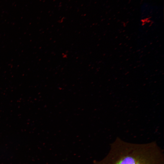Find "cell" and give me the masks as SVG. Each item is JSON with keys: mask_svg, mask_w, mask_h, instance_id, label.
Segmentation results:
<instances>
[{"mask_svg": "<svg viewBox=\"0 0 164 164\" xmlns=\"http://www.w3.org/2000/svg\"><path fill=\"white\" fill-rule=\"evenodd\" d=\"M95 164H164V155L155 142L133 143L117 138L106 156Z\"/></svg>", "mask_w": 164, "mask_h": 164, "instance_id": "1", "label": "cell"}]
</instances>
